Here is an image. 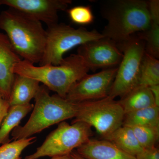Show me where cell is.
Returning a JSON list of instances; mask_svg holds the SVG:
<instances>
[{
  "instance_id": "cell-1",
  "label": "cell",
  "mask_w": 159,
  "mask_h": 159,
  "mask_svg": "<svg viewBox=\"0 0 159 159\" xmlns=\"http://www.w3.org/2000/svg\"><path fill=\"white\" fill-rule=\"evenodd\" d=\"M0 29L5 31L23 60L39 63L45 48L47 33L42 23L11 8L0 14Z\"/></svg>"
},
{
  "instance_id": "cell-2",
  "label": "cell",
  "mask_w": 159,
  "mask_h": 159,
  "mask_svg": "<svg viewBox=\"0 0 159 159\" xmlns=\"http://www.w3.org/2000/svg\"><path fill=\"white\" fill-rule=\"evenodd\" d=\"M101 11L107 21L101 34L117 44L124 42L135 33L146 31L150 26L148 1H108L104 2Z\"/></svg>"
},
{
  "instance_id": "cell-3",
  "label": "cell",
  "mask_w": 159,
  "mask_h": 159,
  "mask_svg": "<svg viewBox=\"0 0 159 159\" xmlns=\"http://www.w3.org/2000/svg\"><path fill=\"white\" fill-rule=\"evenodd\" d=\"M89 70L82 57L77 54L64 58L57 66H36L22 60L16 66L14 73L42 83L47 89L65 99L71 88Z\"/></svg>"
},
{
  "instance_id": "cell-4",
  "label": "cell",
  "mask_w": 159,
  "mask_h": 159,
  "mask_svg": "<svg viewBox=\"0 0 159 159\" xmlns=\"http://www.w3.org/2000/svg\"><path fill=\"white\" fill-rule=\"evenodd\" d=\"M34 100L32 113L26 124L11 132L13 140L30 138L54 124L75 118L77 113V103L57 94L51 96L44 85H40Z\"/></svg>"
},
{
  "instance_id": "cell-5",
  "label": "cell",
  "mask_w": 159,
  "mask_h": 159,
  "mask_svg": "<svg viewBox=\"0 0 159 159\" xmlns=\"http://www.w3.org/2000/svg\"><path fill=\"white\" fill-rule=\"evenodd\" d=\"M44 53L39 66L59 65L64 54L77 46L104 37L96 30L89 31L80 27L74 29L63 24H57L46 30Z\"/></svg>"
},
{
  "instance_id": "cell-6",
  "label": "cell",
  "mask_w": 159,
  "mask_h": 159,
  "mask_svg": "<svg viewBox=\"0 0 159 159\" xmlns=\"http://www.w3.org/2000/svg\"><path fill=\"white\" fill-rule=\"evenodd\" d=\"M119 44L123 57L109 93L115 99L122 98L139 86L142 59L145 53V43L138 36L133 35Z\"/></svg>"
},
{
  "instance_id": "cell-7",
  "label": "cell",
  "mask_w": 159,
  "mask_h": 159,
  "mask_svg": "<svg viewBox=\"0 0 159 159\" xmlns=\"http://www.w3.org/2000/svg\"><path fill=\"white\" fill-rule=\"evenodd\" d=\"M93 135L92 127L86 123L77 122L70 125L63 121L49 134L34 153L27 156L24 159H38L42 157H53L70 154L75 148L89 140Z\"/></svg>"
},
{
  "instance_id": "cell-8",
  "label": "cell",
  "mask_w": 159,
  "mask_h": 159,
  "mask_svg": "<svg viewBox=\"0 0 159 159\" xmlns=\"http://www.w3.org/2000/svg\"><path fill=\"white\" fill-rule=\"evenodd\" d=\"M76 116L72 123L84 122L93 127L103 138L123 125L124 111L118 101L108 97L77 103Z\"/></svg>"
},
{
  "instance_id": "cell-9",
  "label": "cell",
  "mask_w": 159,
  "mask_h": 159,
  "mask_svg": "<svg viewBox=\"0 0 159 159\" xmlns=\"http://www.w3.org/2000/svg\"><path fill=\"white\" fill-rule=\"evenodd\" d=\"M118 67L108 68L99 73L86 74L69 90L65 99L75 103L99 100L108 97Z\"/></svg>"
},
{
  "instance_id": "cell-10",
  "label": "cell",
  "mask_w": 159,
  "mask_h": 159,
  "mask_svg": "<svg viewBox=\"0 0 159 159\" xmlns=\"http://www.w3.org/2000/svg\"><path fill=\"white\" fill-rule=\"evenodd\" d=\"M116 43L103 37L80 46L78 53L90 70L113 67L119 65L123 57Z\"/></svg>"
},
{
  "instance_id": "cell-11",
  "label": "cell",
  "mask_w": 159,
  "mask_h": 159,
  "mask_svg": "<svg viewBox=\"0 0 159 159\" xmlns=\"http://www.w3.org/2000/svg\"><path fill=\"white\" fill-rule=\"evenodd\" d=\"M2 5L16 9L48 27L58 23L59 11H66L71 0H2Z\"/></svg>"
},
{
  "instance_id": "cell-12",
  "label": "cell",
  "mask_w": 159,
  "mask_h": 159,
  "mask_svg": "<svg viewBox=\"0 0 159 159\" xmlns=\"http://www.w3.org/2000/svg\"><path fill=\"white\" fill-rule=\"evenodd\" d=\"M22 60L7 35L0 32V94L8 101L16 75L15 67Z\"/></svg>"
},
{
  "instance_id": "cell-13",
  "label": "cell",
  "mask_w": 159,
  "mask_h": 159,
  "mask_svg": "<svg viewBox=\"0 0 159 159\" xmlns=\"http://www.w3.org/2000/svg\"><path fill=\"white\" fill-rule=\"evenodd\" d=\"M76 152L85 159H137L105 139H90Z\"/></svg>"
},
{
  "instance_id": "cell-14",
  "label": "cell",
  "mask_w": 159,
  "mask_h": 159,
  "mask_svg": "<svg viewBox=\"0 0 159 159\" xmlns=\"http://www.w3.org/2000/svg\"><path fill=\"white\" fill-rule=\"evenodd\" d=\"M150 13V26L146 31L138 33V37L145 43V53L158 59L159 57V1H148Z\"/></svg>"
},
{
  "instance_id": "cell-15",
  "label": "cell",
  "mask_w": 159,
  "mask_h": 159,
  "mask_svg": "<svg viewBox=\"0 0 159 159\" xmlns=\"http://www.w3.org/2000/svg\"><path fill=\"white\" fill-rule=\"evenodd\" d=\"M35 80L16 74L9 102L10 106L29 104L35 98L40 89Z\"/></svg>"
},
{
  "instance_id": "cell-16",
  "label": "cell",
  "mask_w": 159,
  "mask_h": 159,
  "mask_svg": "<svg viewBox=\"0 0 159 159\" xmlns=\"http://www.w3.org/2000/svg\"><path fill=\"white\" fill-rule=\"evenodd\" d=\"M125 114L156 106L148 87L138 86L118 101Z\"/></svg>"
},
{
  "instance_id": "cell-17",
  "label": "cell",
  "mask_w": 159,
  "mask_h": 159,
  "mask_svg": "<svg viewBox=\"0 0 159 159\" xmlns=\"http://www.w3.org/2000/svg\"><path fill=\"white\" fill-rule=\"evenodd\" d=\"M31 103L10 106L0 127V145L11 142L9 135L15 128L19 125L21 121L32 110Z\"/></svg>"
},
{
  "instance_id": "cell-18",
  "label": "cell",
  "mask_w": 159,
  "mask_h": 159,
  "mask_svg": "<svg viewBox=\"0 0 159 159\" xmlns=\"http://www.w3.org/2000/svg\"><path fill=\"white\" fill-rule=\"evenodd\" d=\"M104 139L113 143L118 148L135 157L143 150L130 126L122 125Z\"/></svg>"
},
{
  "instance_id": "cell-19",
  "label": "cell",
  "mask_w": 159,
  "mask_h": 159,
  "mask_svg": "<svg viewBox=\"0 0 159 159\" xmlns=\"http://www.w3.org/2000/svg\"><path fill=\"white\" fill-rule=\"evenodd\" d=\"M123 125L159 128V107L154 106L125 114Z\"/></svg>"
},
{
  "instance_id": "cell-20",
  "label": "cell",
  "mask_w": 159,
  "mask_h": 159,
  "mask_svg": "<svg viewBox=\"0 0 159 159\" xmlns=\"http://www.w3.org/2000/svg\"><path fill=\"white\" fill-rule=\"evenodd\" d=\"M159 84L158 59L145 53L141 65L139 86L149 87Z\"/></svg>"
},
{
  "instance_id": "cell-21",
  "label": "cell",
  "mask_w": 159,
  "mask_h": 159,
  "mask_svg": "<svg viewBox=\"0 0 159 159\" xmlns=\"http://www.w3.org/2000/svg\"><path fill=\"white\" fill-rule=\"evenodd\" d=\"M36 139V137L32 136L2 145L0 146V159H20L23 151L35 142Z\"/></svg>"
},
{
  "instance_id": "cell-22",
  "label": "cell",
  "mask_w": 159,
  "mask_h": 159,
  "mask_svg": "<svg viewBox=\"0 0 159 159\" xmlns=\"http://www.w3.org/2000/svg\"><path fill=\"white\" fill-rule=\"evenodd\" d=\"M143 149L155 147L159 138V128L146 126H129Z\"/></svg>"
},
{
  "instance_id": "cell-23",
  "label": "cell",
  "mask_w": 159,
  "mask_h": 159,
  "mask_svg": "<svg viewBox=\"0 0 159 159\" xmlns=\"http://www.w3.org/2000/svg\"><path fill=\"white\" fill-rule=\"evenodd\" d=\"M66 11L71 21L76 25H86L93 22L94 16L90 6H74Z\"/></svg>"
},
{
  "instance_id": "cell-24",
  "label": "cell",
  "mask_w": 159,
  "mask_h": 159,
  "mask_svg": "<svg viewBox=\"0 0 159 159\" xmlns=\"http://www.w3.org/2000/svg\"><path fill=\"white\" fill-rule=\"evenodd\" d=\"M137 159H159V151L155 147L145 148L135 156Z\"/></svg>"
},
{
  "instance_id": "cell-25",
  "label": "cell",
  "mask_w": 159,
  "mask_h": 159,
  "mask_svg": "<svg viewBox=\"0 0 159 159\" xmlns=\"http://www.w3.org/2000/svg\"><path fill=\"white\" fill-rule=\"evenodd\" d=\"M10 105L8 100L4 99L0 94V127L9 110Z\"/></svg>"
},
{
  "instance_id": "cell-26",
  "label": "cell",
  "mask_w": 159,
  "mask_h": 159,
  "mask_svg": "<svg viewBox=\"0 0 159 159\" xmlns=\"http://www.w3.org/2000/svg\"><path fill=\"white\" fill-rule=\"evenodd\" d=\"M148 88L150 90L153 96L156 105L159 107V84L152 86Z\"/></svg>"
},
{
  "instance_id": "cell-27",
  "label": "cell",
  "mask_w": 159,
  "mask_h": 159,
  "mask_svg": "<svg viewBox=\"0 0 159 159\" xmlns=\"http://www.w3.org/2000/svg\"><path fill=\"white\" fill-rule=\"evenodd\" d=\"M70 156L72 159H85L80 156L76 151L75 150L71 152Z\"/></svg>"
},
{
  "instance_id": "cell-28",
  "label": "cell",
  "mask_w": 159,
  "mask_h": 159,
  "mask_svg": "<svg viewBox=\"0 0 159 159\" xmlns=\"http://www.w3.org/2000/svg\"><path fill=\"white\" fill-rule=\"evenodd\" d=\"M51 159H72L71 158L70 154L66 155L61 156H57L51 157Z\"/></svg>"
},
{
  "instance_id": "cell-29",
  "label": "cell",
  "mask_w": 159,
  "mask_h": 159,
  "mask_svg": "<svg viewBox=\"0 0 159 159\" xmlns=\"http://www.w3.org/2000/svg\"><path fill=\"white\" fill-rule=\"evenodd\" d=\"M1 5H2V0H0V6H1Z\"/></svg>"
}]
</instances>
